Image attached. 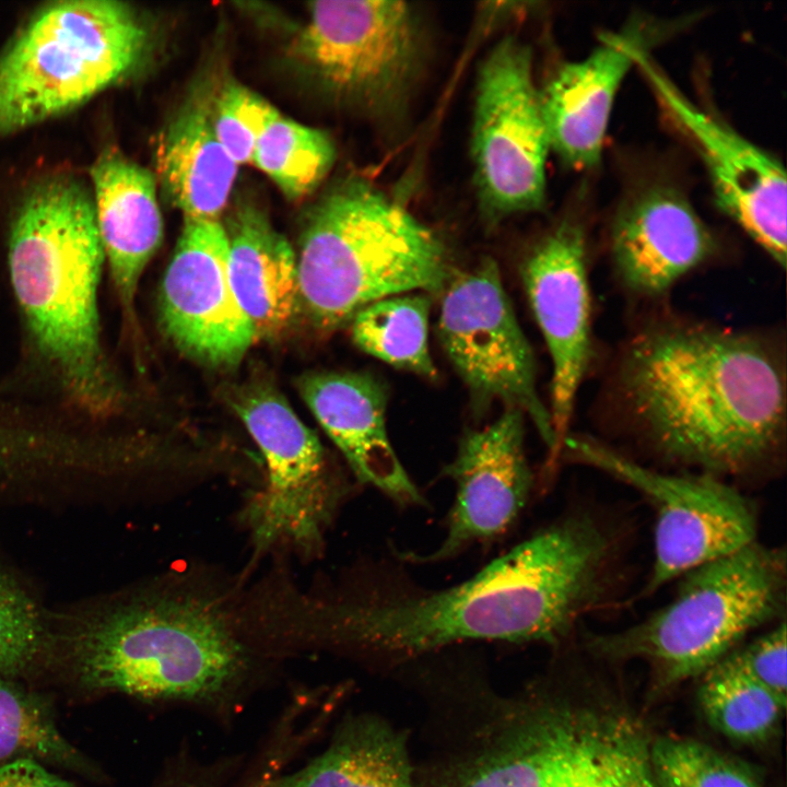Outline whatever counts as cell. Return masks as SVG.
Listing matches in <instances>:
<instances>
[{"label": "cell", "mask_w": 787, "mask_h": 787, "mask_svg": "<svg viewBox=\"0 0 787 787\" xmlns=\"http://www.w3.org/2000/svg\"><path fill=\"white\" fill-rule=\"evenodd\" d=\"M621 551L611 525L569 510L458 584H421L393 549L295 590L286 618L307 638L392 661L471 642L555 645L610 602Z\"/></svg>", "instance_id": "cell-1"}, {"label": "cell", "mask_w": 787, "mask_h": 787, "mask_svg": "<svg viewBox=\"0 0 787 787\" xmlns=\"http://www.w3.org/2000/svg\"><path fill=\"white\" fill-rule=\"evenodd\" d=\"M612 385L623 419L662 460L723 479L784 450L785 353L767 334L662 317L624 343Z\"/></svg>", "instance_id": "cell-2"}, {"label": "cell", "mask_w": 787, "mask_h": 787, "mask_svg": "<svg viewBox=\"0 0 787 787\" xmlns=\"http://www.w3.org/2000/svg\"><path fill=\"white\" fill-rule=\"evenodd\" d=\"M244 597L228 585L184 573L116 595L52 633L80 688L148 700L204 698L247 667Z\"/></svg>", "instance_id": "cell-3"}, {"label": "cell", "mask_w": 787, "mask_h": 787, "mask_svg": "<svg viewBox=\"0 0 787 787\" xmlns=\"http://www.w3.org/2000/svg\"><path fill=\"white\" fill-rule=\"evenodd\" d=\"M7 263L34 360L64 404L96 422L120 404L98 292L104 249L91 189L73 175L33 184L12 216Z\"/></svg>", "instance_id": "cell-4"}, {"label": "cell", "mask_w": 787, "mask_h": 787, "mask_svg": "<svg viewBox=\"0 0 787 787\" xmlns=\"http://www.w3.org/2000/svg\"><path fill=\"white\" fill-rule=\"evenodd\" d=\"M297 270L301 303L326 332L376 301L443 292L449 279L439 236L360 179L338 185L312 210Z\"/></svg>", "instance_id": "cell-5"}, {"label": "cell", "mask_w": 787, "mask_h": 787, "mask_svg": "<svg viewBox=\"0 0 787 787\" xmlns=\"http://www.w3.org/2000/svg\"><path fill=\"white\" fill-rule=\"evenodd\" d=\"M674 597L644 620L590 634L592 655L643 660L666 689L702 676L753 630L786 619L787 560L783 548L754 541L683 576Z\"/></svg>", "instance_id": "cell-6"}, {"label": "cell", "mask_w": 787, "mask_h": 787, "mask_svg": "<svg viewBox=\"0 0 787 787\" xmlns=\"http://www.w3.org/2000/svg\"><path fill=\"white\" fill-rule=\"evenodd\" d=\"M148 27L129 4L67 0L37 10L0 52V138L69 113L130 75Z\"/></svg>", "instance_id": "cell-7"}, {"label": "cell", "mask_w": 787, "mask_h": 787, "mask_svg": "<svg viewBox=\"0 0 787 787\" xmlns=\"http://www.w3.org/2000/svg\"><path fill=\"white\" fill-rule=\"evenodd\" d=\"M234 408L265 465L263 480L239 514L255 557L280 545L306 557L318 555L349 496V481L329 463L317 435L274 388L245 389Z\"/></svg>", "instance_id": "cell-8"}, {"label": "cell", "mask_w": 787, "mask_h": 787, "mask_svg": "<svg viewBox=\"0 0 787 787\" xmlns=\"http://www.w3.org/2000/svg\"><path fill=\"white\" fill-rule=\"evenodd\" d=\"M561 458L613 478L650 506L655 516L654 559L641 597L756 541L755 508L721 478L702 472H661L579 435L565 438Z\"/></svg>", "instance_id": "cell-9"}, {"label": "cell", "mask_w": 787, "mask_h": 787, "mask_svg": "<svg viewBox=\"0 0 787 787\" xmlns=\"http://www.w3.org/2000/svg\"><path fill=\"white\" fill-rule=\"evenodd\" d=\"M294 49L338 98L376 116L402 104L420 70L422 36L402 1L310 2Z\"/></svg>", "instance_id": "cell-10"}, {"label": "cell", "mask_w": 787, "mask_h": 787, "mask_svg": "<svg viewBox=\"0 0 787 787\" xmlns=\"http://www.w3.org/2000/svg\"><path fill=\"white\" fill-rule=\"evenodd\" d=\"M437 334L449 362L479 406L501 402L535 424L547 449V474L557 465L551 415L539 396L535 355L504 290L484 258L443 291Z\"/></svg>", "instance_id": "cell-11"}, {"label": "cell", "mask_w": 787, "mask_h": 787, "mask_svg": "<svg viewBox=\"0 0 787 787\" xmlns=\"http://www.w3.org/2000/svg\"><path fill=\"white\" fill-rule=\"evenodd\" d=\"M472 160L490 222L542 208L550 149L531 52L514 37L497 43L479 71Z\"/></svg>", "instance_id": "cell-12"}, {"label": "cell", "mask_w": 787, "mask_h": 787, "mask_svg": "<svg viewBox=\"0 0 787 787\" xmlns=\"http://www.w3.org/2000/svg\"><path fill=\"white\" fill-rule=\"evenodd\" d=\"M709 176L717 207L783 269L787 254V183L780 163L690 101L647 57L636 63Z\"/></svg>", "instance_id": "cell-13"}, {"label": "cell", "mask_w": 787, "mask_h": 787, "mask_svg": "<svg viewBox=\"0 0 787 787\" xmlns=\"http://www.w3.org/2000/svg\"><path fill=\"white\" fill-rule=\"evenodd\" d=\"M525 414L505 408L491 423L468 430L443 474L455 484L446 535L430 553L398 551L408 565L447 562L504 537L522 514L535 479L525 448Z\"/></svg>", "instance_id": "cell-14"}, {"label": "cell", "mask_w": 787, "mask_h": 787, "mask_svg": "<svg viewBox=\"0 0 787 787\" xmlns=\"http://www.w3.org/2000/svg\"><path fill=\"white\" fill-rule=\"evenodd\" d=\"M223 224L184 220L160 289V317L184 354L212 367L238 364L255 341L228 275Z\"/></svg>", "instance_id": "cell-15"}, {"label": "cell", "mask_w": 787, "mask_h": 787, "mask_svg": "<svg viewBox=\"0 0 787 787\" xmlns=\"http://www.w3.org/2000/svg\"><path fill=\"white\" fill-rule=\"evenodd\" d=\"M521 281L552 361L551 415L556 460L592 356L587 236L565 220L543 236L520 268Z\"/></svg>", "instance_id": "cell-16"}, {"label": "cell", "mask_w": 787, "mask_h": 787, "mask_svg": "<svg viewBox=\"0 0 787 787\" xmlns=\"http://www.w3.org/2000/svg\"><path fill=\"white\" fill-rule=\"evenodd\" d=\"M717 240L688 198L671 185L647 184L619 204L609 231L614 274L638 297H658L708 262Z\"/></svg>", "instance_id": "cell-17"}, {"label": "cell", "mask_w": 787, "mask_h": 787, "mask_svg": "<svg viewBox=\"0 0 787 787\" xmlns=\"http://www.w3.org/2000/svg\"><path fill=\"white\" fill-rule=\"evenodd\" d=\"M653 26L638 21L603 35L590 54L561 64L539 90L550 149L569 166L588 169L601 160L616 93L637 54L659 36Z\"/></svg>", "instance_id": "cell-18"}, {"label": "cell", "mask_w": 787, "mask_h": 787, "mask_svg": "<svg viewBox=\"0 0 787 787\" xmlns=\"http://www.w3.org/2000/svg\"><path fill=\"white\" fill-rule=\"evenodd\" d=\"M297 390L357 482L401 508L428 505L389 439L387 391L376 377L361 372H312L298 378Z\"/></svg>", "instance_id": "cell-19"}, {"label": "cell", "mask_w": 787, "mask_h": 787, "mask_svg": "<svg viewBox=\"0 0 787 787\" xmlns=\"http://www.w3.org/2000/svg\"><path fill=\"white\" fill-rule=\"evenodd\" d=\"M97 227L105 262L126 318H133L140 278L163 238L156 179L116 149L91 167Z\"/></svg>", "instance_id": "cell-20"}, {"label": "cell", "mask_w": 787, "mask_h": 787, "mask_svg": "<svg viewBox=\"0 0 787 787\" xmlns=\"http://www.w3.org/2000/svg\"><path fill=\"white\" fill-rule=\"evenodd\" d=\"M653 738L620 703L591 695L575 698L543 787H659L650 760Z\"/></svg>", "instance_id": "cell-21"}, {"label": "cell", "mask_w": 787, "mask_h": 787, "mask_svg": "<svg viewBox=\"0 0 787 787\" xmlns=\"http://www.w3.org/2000/svg\"><path fill=\"white\" fill-rule=\"evenodd\" d=\"M228 275L257 339H272L291 325L301 303L297 257L257 208L244 205L230 220Z\"/></svg>", "instance_id": "cell-22"}, {"label": "cell", "mask_w": 787, "mask_h": 787, "mask_svg": "<svg viewBox=\"0 0 787 787\" xmlns=\"http://www.w3.org/2000/svg\"><path fill=\"white\" fill-rule=\"evenodd\" d=\"M155 167L164 198L184 220H219L238 165L216 138L211 102L198 97L180 108L158 138Z\"/></svg>", "instance_id": "cell-23"}, {"label": "cell", "mask_w": 787, "mask_h": 787, "mask_svg": "<svg viewBox=\"0 0 787 787\" xmlns=\"http://www.w3.org/2000/svg\"><path fill=\"white\" fill-rule=\"evenodd\" d=\"M273 787H413L401 736L364 724L340 736L301 771L278 777Z\"/></svg>", "instance_id": "cell-24"}, {"label": "cell", "mask_w": 787, "mask_h": 787, "mask_svg": "<svg viewBox=\"0 0 787 787\" xmlns=\"http://www.w3.org/2000/svg\"><path fill=\"white\" fill-rule=\"evenodd\" d=\"M432 299L424 292L376 301L351 319L354 343L396 368L426 378L437 376L428 346Z\"/></svg>", "instance_id": "cell-25"}, {"label": "cell", "mask_w": 787, "mask_h": 787, "mask_svg": "<svg viewBox=\"0 0 787 787\" xmlns=\"http://www.w3.org/2000/svg\"><path fill=\"white\" fill-rule=\"evenodd\" d=\"M23 760L81 774L95 772L59 730L51 700L0 673V764Z\"/></svg>", "instance_id": "cell-26"}, {"label": "cell", "mask_w": 787, "mask_h": 787, "mask_svg": "<svg viewBox=\"0 0 787 787\" xmlns=\"http://www.w3.org/2000/svg\"><path fill=\"white\" fill-rule=\"evenodd\" d=\"M702 676L700 704L717 731L751 744L776 732L786 702L750 678L730 654Z\"/></svg>", "instance_id": "cell-27"}, {"label": "cell", "mask_w": 787, "mask_h": 787, "mask_svg": "<svg viewBox=\"0 0 787 787\" xmlns=\"http://www.w3.org/2000/svg\"><path fill=\"white\" fill-rule=\"evenodd\" d=\"M334 155L333 143L325 132L277 110L257 141L251 163L268 175L287 199L296 200L321 183Z\"/></svg>", "instance_id": "cell-28"}, {"label": "cell", "mask_w": 787, "mask_h": 787, "mask_svg": "<svg viewBox=\"0 0 787 787\" xmlns=\"http://www.w3.org/2000/svg\"><path fill=\"white\" fill-rule=\"evenodd\" d=\"M552 704L541 706L516 738L481 763L461 787H543L557 748Z\"/></svg>", "instance_id": "cell-29"}, {"label": "cell", "mask_w": 787, "mask_h": 787, "mask_svg": "<svg viewBox=\"0 0 787 787\" xmlns=\"http://www.w3.org/2000/svg\"><path fill=\"white\" fill-rule=\"evenodd\" d=\"M52 632L35 599L0 565V673L17 681L50 659Z\"/></svg>", "instance_id": "cell-30"}, {"label": "cell", "mask_w": 787, "mask_h": 787, "mask_svg": "<svg viewBox=\"0 0 787 787\" xmlns=\"http://www.w3.org/2000/svg\"><path fill=\"white\" fill-rule=\"evenodd\" d=\"M650 760L659 787H765L742 764L691 738H653Z\"/></svg>", "instance_id": "cell-31"}, {"label": "cell", "mask_w": 787, "mask_h": 787, "mask_svg": "<svg viewBox=\"0 0 787 787\" xmlns=\"http://www.w3.org/2000/svg\"><path fill=\"white\" fill-rule=\"evenodd\" d=\"M275 111L262 97L238 84H228L212 102L216 138L238 166L251 163L257 141Z\"/></svg>", "instance_id": "cell-32"}, {"label": "cell", "mask_w": 787, "mask_h": 787, "mask_svg": "<svg viewBox=\"0 0 787 787\" xmlns=\"http://www.w3.org/2000/svg\"><path fill=\"white\" fill-rule=\"evenodd\" d=\"M50 435L13 402L0 399V483L26 481L47 459Z\"/></svg>", "instance_id": "cell-33"}, {"label": "cell", "mask_w": 787, "mask_h": 787, "mask_svg": "<svg viewBox=\"0 0 787 787\" xmlns=\"http://www.w3.org/2000/svg\"><path fill=\"white\" fill-rule=\"evenodd\" d=\"M786 619L771 631L730 653L739 667L755 682L786 702Z\"/></svg>", "instance_id": "cell-34"}, {"label": "cell", "mask_w": 787, "mask_h": 787, "mask_svg": "<svg viewBox=\"0 0 787 787\" xmlns=\"http://www.w3.org/2000/svg\"><path fill=\"white\" fill-rule=\"evenodd\" d=\"M0 787H75L33 761L0 764Z\"/></svg>", "instance_id": "cell-35"}, {"label": "cell", "mask_w": 787, "mask_h": 787, "mask_svg": "<svg viewBox=\"0 0 787 787\" xmlns=\"http://www.w3.org/2000/svg\"><path fill=\"white\" fill-rule=\"evenodd\" d=\"M279 759L271 760L266 771L252 783L250 787H273L278 778Z\"/></svg>", "instance_id": "cell-36"}, {"label": "cell", "mask_w": 787, "mask_h": 787, "mask_svg": "<svg viewBox=\"0 0 787 787\" xmlns=\"http://www.w3.org/2000/svg\"><path fill=\"white\" fill-rule=\"evenodd\" d=\"M177 787H192V786L181 785V786H177Z\"/></svg>", "instance_id": "cell-37"}]
</instances>
